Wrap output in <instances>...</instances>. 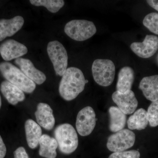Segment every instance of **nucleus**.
Here are the masks:
<instances>
[{
  "mask_svg": "<svg viewBox=\"0 0 158 158\" xmlns=\"http://www.w3.org/2000/svg\"><path fill=\"white\" fill-rule=\"evenodd\" d=\"M88 82L81 69L69 67L62 76L59 83V94L65 101L73 100L84 90L85 85Z\"/></svg>",
  "mask_w": 158,
  "mask_h": 158,
  "instance_id": "f257e3e1",
  "label": "nucleus"
},
{
  "mask_svg": "<svg viewBox=\"0 0 158 158\" xmlns=\"http://www.w3.org/2000/svg\"><path fill=\"white\" fill-rule=\"evenodd\" d=\"M0 72L7 81L27 93H32L36 85L23 73L11 63L8 62L0 63Z\"/></svg>",
  "mask_w": 158,
  "mask_h": 158,
  "instance_id": "f03ea898",
  "label": "nucleus"
},
{
  "mask_svg": "<svg viewBox=\"0 0 158 158\" xmlns=\"http://www.w3.org/2000/svg\"><path fill=\"white\" fill-rule=\"evenodd\" d=\"M55 138L62 153L70 154L78 146V138L74 128L69 123L58 126L54 131Z\"/></svg>",
  "mask_w": 158,
  "mask_h": 158,
  "instance_id": "7ed1b4c3",
  "label": "nucleus"
},
{
  "mask_svg": "<svg viewBox=\"0 0 158 158\" xmlns=\"http://www.w3.org/2000/svg\"><path fill=\"white\" fill-rule=\"evenodd\" d=\"M67 36L73 40L83 41L91 38L97 32L92 22L84 19H74L69 22L64 28Z\"/></svg>",
  "mask_w": 158,
  "mask_h": 158,
  "instance_id": "20e7f679",
  "label": "nucleus"
},
{
  "mask_svg": "<svg viewBox=\"0 0 158 158\" xmlns=\"http://www.w3.org/2000/svg\"><path fill=\"white\" fill-rule=\"evenodd\" d=\"M91 70L94 79L98 85L108 87L113 83L116 68L113 61L110 59H96L92 64Z\"/></svg>",
  "mask_w": 158,
  "mask_h": 158,
  "instance_id": "39448f33",
  "label": "nucleus"
},
{
  "mask_svg": "<svg viewBox=\"0 0 158 158\" xmlns=\"http://www.w3.org/2000/svg\"><path fill=\"white\" fill-rule=\"evenodd\" d=\"M47 52L57 75L62 77L68 66L67 51L61 43L57 40L50 41L47 46Z\"/></svg>",
  "mask_w": 158,
  "mask_h": 158,
  "instance_id": "423d86ee",
  "label": "nucleus"
},
{
  "mask_svg": "<svg viewBox=\"0 0 158 158\" xmlns=\"http://www.w3.org/2000/svg\"><path fill=\"white\" fill-rule=\"evenodd\" d=\"M135 139V133L130 130L123 129L109 137L107 147L113 152L124 151L132 147Z\"/></svg>",
  "mask_w": 158,
  "mask_h": 158,
  "instance_id": "0eeeda50",
  "label": "nucleus"
},
{
  "mask_svg": "<svg viewBox=\"0 0 158 158\" xmlns=\"http://www.w3.org/2000/svg\"><path fill=\"white\" fill-rule=\"evenodd\" d=\"M96 115L93 108L87 106L78 113L76 127L79 135L82 136L90 135L96 125Z\"/></svg>",
  "mask_w": 158,
  "mask_h": 158,
  "instance_id": "6e6552de",
  "label": "nucleus"
},
{
  "mask_svg": "<svg viewBox=\"0 0 158 158\" xmlns=\"http://www.w3.org/2000/svg\"><path fill=\"white\" fill-rule=\"evenodd\" d=\"M131 49L137 56L147 59L152 56L158 49V37L153 35H147L142 42H134Z\"/></svg>",
  "mask_w": 158,
  "mask_h": 158,
  "instance_id": "1a4fd4ad",
  "label": "nucleus"
},
{
  "mask_svg": "<svg viewBox=\"0 0 158 158\" xmlns=\"http://www.w3.org/2000/svg\"><path fill=\"white\" fill-rule=\"evenodd\" d=\"M112 99L117 107L126 115L132 114L138 107V100L132 90L123 93L116 91L112 94Z\"/></svg>",
  "mask_w": 158,
  "mask_h": 158,
  "instance_id": "9d476101",
  "label": "nucleus"
},
{
  "mask_svg": "<svg viewBox=\"0 0 158 158\" xmlns=\"http://www.w3.org/2000/svg\"><path fill=\"white\" fill-rule=\"evenodd\" d=\"M27 52L25 45L13 39L6 40L0 45V54L6 61L21 58Z\"/></svg>",
  "mask_w": 158,
  "mask_h": 158,
  "instance_id": "9b49d317",
  "label": "nucleus"
},
{
  "mask_svg": "<svg viewBox=\"0 0 158 158\" xmlns=\"http://www.w3.org/2000/svg\"><path fill=\"white\" fill-rule=\"evenodd\" d=\"M15 63L19 66L24 74L35 84L40 85L46 80L44 73L35 68L33 62L28 59L19 58L15 59Z\"/></svg>",
  "mask_w": 158,
  "mask_h": 158,
  "instance_id": "f8f14e48",
  "label": "nucleus"
},
{
  "mask_svg": "<svg viewBox=\"0 0 158 158\" xmlns=\"http://www.w3.org/2000/svg\"><path fill=\"white\" fill-rule=\"evenodd\" d=\"M37 123L47 130L53 128L55 124V118L53 110L49 105L44 103H40L37 106L35 113Z\"/></svg>",
  "mask_w": 158,
  "mask_h": 158,
  "instance_id": "ddd939ff",
  "label": "nucleus"
},
{
  "mask_svg": "<svg viewBox=\"0 0 158 158\" xmlns=\"http://www.w3.org/2000/svg\"><path fill=\"white\" fill-rule=\"evenodd\" d=\"M24 23L23 18L19 15L11 19H0V41L13 36L22 28Z\"/></svg>",
  "mask_w": 158,
  "mask_h": 158,
  "instance_id": "4468645a",
  "label": "nucleus"
},
{
  "mask_svg": "<svg viewBox=\"0 0 158 158\" xmlns=\"http://www.w3.org/2000/svg\"><path fill=\"white\" fill-rule=\"evenodd\" d=\"M139 88L147 99L152 102L158 100V75L144 77L140 82Z\"/></svg>",
  "mask_w": 158,
  "mask_h": 158,
  "instance_id": "2eb2a0df",
  "label": "nucleus"
},
{
  "mask_svg": "<svg viewBox=\"0 0 158 158\" xmlns=\"http://www.w3.org/2000/svg\"><path fill=\"white\" fill-rule=\"evenodd\" d=\"M0 88L3 95L11 105H17L25 99L23 91L8 81L2 82Z\"/></svg>",
  "mask_w": 158,
  "mask_h": 158,
  "instance_id": "dca6fc26",
  "label": "nucleus"
},
{
  "mask_svg": "<svg viewBox=\"0 0 158 158\" xmlns=\"http://www.w3.org/2000/svg\"><path fill=\"white\" fill-rule=\"evenodd\" d=\"M26 139L29 147L32 149L36 148L42 136V130L37 123L28 119L25 123Z\"/></svg>",
  "mask_w": 158,
  "mask_h": 158,
  "instance_id": "f3484780",
  "label": "nucleus"
},
{
  "mask_svg": "<svg viewBox=\"0 0 158 158\" xmlns=\"http://www.w3.org/2000/svg\"><path fill=\"white\" fill-rule=\"evenodd\" d=\"M135 80V73L129 66H125L119 70L116 85V91L125 93L131 90Z\"/></svg>",
  "mask_w": 158,
  "mask_h": 158,
  "instance_id": "a211bd4d",
  "label": "nucleus"
},
{
  "mask_svg": "<svg viewBox=\"0 0 158 158\" xmlns=\"http://www.w3.org/2000/svg\"><path fill=\"white\" fill-rule=\"evenodd\" d=\"M39 155L45 158H56L58 144L55 138L43 135L39 141Z\"/></svg>",
  "mask_w": 158,
  "mask_h": 158,
  "instance_id": "6ab92c4d",
  "label": "nucleus"
},
{
  "mask_svg": "<svg viewBox=\"0 0 158 158\" xmlns=\"http://www.w3.org/2000/svg\"><path fill=\"white\" fill-rule=\"evenodd\" d=\"M109 113L110 131L116 133L123 129L127 123L126 115L116 106L110 107Z\"/></svg>",
  "mask_w": 158,
  "mask_h": 158,
  "instance_id": "aec40b11",
  "label": "nucleus"
},
{
  "mask_svg": "<svg viewBox=\"0 0 158 158\" xmlns=\"http://www.w3.org/2000/svg\"><path fill=\"white\" fill-rule=\"evenodd\" d=\"M148 123L147 112L143 108L138 109L134 112L127 121L128 127L130 130L141 131L145 129Z\"/></svg>",
  "mask_w": 158,
  "mask_h": 158,
  "instance_id": "412c9836",
  "label": "nucleus"
},
{
  "mask_svg": "<svg viewBox=\"0 0 158 158\" xmlns=\"http://www.w3.org/2000/svg\"><path fill=\"white\" fill-rule=\"evenodd\" d=\"M30 3L35 6H44L52 13L58 12L65 5L62 0H31Z\"/></svg>",
  "mask_w": 158,
  "mask_h": 158,
  "instance_id": "4be33fe9",
  "label": "nucleus"
},
{
  "mask_svg": "<svg viewBox=\"0 0 158 158\" xmlns=\"http://www.w3.org/2000/svg\"><path fill=\"white\" fill-rule=\"evenodd\" d=\"M143 24L145 27L154 34L158 35V13L152 12L144 18Z\"/></svg>",
  "mask_w": 158,
  "mask_h": 158,
  "instance_id": "5701e85b",
  "label": "nucleus"
},
{
  "mask_svg": "<svg viewBox=\"0 0 158 158\" xmlns=\"http://www.w3.org/2000/svg\"><path fill=\"white\" fill-rule=\"evenodd\" d=\"M148 123L151 127L158 126V100L153 102L148 109Z\"/></svg>",
  "mask_w": 158,
  "mask_h": 158,
  "instance_id": "b1692460",
  "label": "nucleus"
},
{
  "mask_svg": "<svg viewBox=\"0 0 158 158\" xmlns=\"http://www.w3.org/2000/svg\"><path fill=\"white\" fill-rule=\"evenodd\" d=\"M140 153L137 150H130L113 152L109 158H140Z\"/></svg>",
  "mask_w": 158,
  "mask_h": 158,
  "instance_id": "393cba45",
  "label": "nucleus"
},
{
  "mask_svg": "<svg viewBox=\"0 0 158 158\" xmlns=\"http://www.w3.org/2000/svg\"><path fill=\"white\" fill-rule=\"evenodd\" d=\"M14 158H30L24 148L19 147L15 151Z\"/></svg>",
  "mask_w": 158,
  "mask_h": 158,
  "instance_id": "a878e982",
  "label": "nucleus"
},
{
  "mask_svg": "<svg viewBox=\"0 0 158 158\" xmlns=\"http://www.w3.org/2000/svg\"><path fill=\"white\" fill-rule=\"evenodd\" d=\"M7 149L6 145L3 141L1 136L0 135V158H4L6 154Z\"/></svg>",
  "mask_w": 158,
  "mask_h": 158,
  "instance_id": "bb28decb",
  "label": "nucleus"
},
{
  "mask_svg": "<svg viewBox=\"0 0 158 158\" xmlns=\"http://www.w3.org/2000/svg\"><path fill=\"white\" fill-rule=\"evenodd\" d=\"M146 2L150 6L158 11V1H156V0H148Z\"/></svg>",
  "mask_w": 158,
  "mask_h": 158,
  "instance_id": "cd10ccee",
  "label": "nucleus"
},
{
  "mask_svg": "<svg viewBox=\"0 0 158 158\" xmlns=\"http://www.w3.org/2000/svg\"><path fill=\"white\" fill-rule=\"evenodd\" d=\"M2 98H1V95H0V109H1V107H2Z\"/></svg>",
  "mask_w": 158,
  "mask_h": 158,
  "instance_id": "c85d7f7f",
  "label": "nucleus"
},
{
  "mask_svg": "<svg viewBox=\"0 0 158 158\" xmlns=\"http://www.w3.org/2000/svg\"><path fill=\"white\" fill-rule=\"evenodd\" d=\"M157 60H158V57H157Z\"/></svg>",
  "mask_w": 158,
  "mask_h": 158,
  "instance_id": "c756f323",
  "label": "nucleus"
}]
</instances>
